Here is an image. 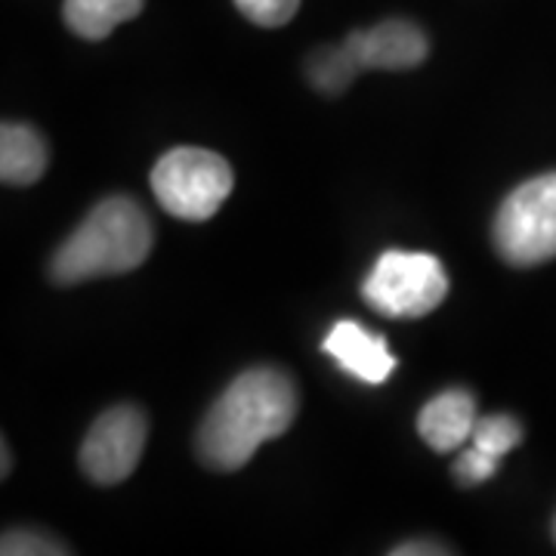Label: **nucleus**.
Masks as SVG:
<instances>
[{"label":"nucleus","instance_id":"obj_1","mask_svg":"<svg viewBox=\"0 0 556 556\" xmlns=\"http://www.w3.org/2000/svg\"><path fill=\"white\" fill-rule=\"evenodd\" d=\"M298 417L294 380L278 368H248L211 405L199 430V457L219 473L241 470Z\"/></svg>","mask_w":556,"mask_h":556},{"label":"nucleus","instance_id":"obj_2","mask_svg":"<svg viewBox=\"0 0 556 556\" xmlns=\"http://www.w3.org/2000/svg\"><path fill=\"white\" fill-rule=\"evenodd\" d=\"M152 219L127 195L100 201L78 229L62 241L50 263L56 285H80L90 278L121 276L137 269L152 251Z\"/></svg>","mask_w":556,"mask_h":556},{"label":"nucleus","instance_id":"obj_3","mask_svg":"<svg viewBox=\"0 0 556 556\" xmlns=\"http://www.w3.org/2000/svg\"><path fill=\"white\" fill-rule=\"evenodd\" d=\"M236 174L229 161L199 146H177L152 170V192L170 217L186 223L211 219L229 199Z\"/></svg>","mask_w":556,"mask_h":556},{"label":"nucleus","instance_id":"obj_4","mask_svg":"<svg viewBox=\"0 0 556 556\" xmlns=\"http://www.w3.org/2000/svg\"><path fill=\"white\" fill-rule=\"evenodd\" d=\"M495 248L510 266H538L556 257V170L514 189L495 217Z\"/></svg>","mask_w":556,"mask_h":556},{"label":"nucleus","instance_id":"obj_5","mask_svg":"<svg viewBox=\"0 0 556 556\" xmlns=\"http://www.w3.org/2000/svg\"><path fill=\"white\" fill-rule=\"evenodd\" d=\"M448 294V276L433 254L387 251L362 285L365 303L387 318L430 316Z\"/></svg>","mask_w":556,"mask_h":556},{"label":"nucleus","instance_id":"obj_6","mask_svg":"<svg viewBox=\"0 0 556 556\" xmlns=\"http://www.w3.org/2000/svg\"><path fill=\"white\" fill-rule=\"evenodd\" d=\"M146 437L149 424L137 405L109 408L80 445V470L97 485H118L137 470Z\"/></svg>","mask_w":556,"mask_h":556},{"label":"nucleus","instance_id":"obj_7","mask_svg":"<svg viewBox=\"0 0 556 556\" xmlns=\"http://www.w3.org/2000/svg\"><path fill=\"white\" fill-rule=\"evenodd\" d=\"M343 43L358 62V68H387V72L415 68L430 53L427 35L408 20H387L368 31H353Z\"/></svg>","mask_w":556,"mask_h":556},{"label":"nucleus","instance_id":"obj_8","mask_svg":"<svg viewBox=\"0 0 556 556\" xmlns=\"http://www.w3.org/2000/svg\"><path fill=\"white\" fill-rule=\"evenodd\" d=\"M321 350L338 362L350 378L380 387L393 378L396 371V356L390 353L387 338L365 331L353 318H340L338 325L328 331Z\"/></svg>","mask_w":556,"mask_h":556},{"label":"nucleus","instance_id":"obj_9","mask_svg":"<svg viewBox=\"0 0 556 556\" xmlns=\"http://www.w3.org/2000/svg\"><path fill=\"white\" fill-rule=\"evenodd\" d=\"M477 399L470 390H445L433 396L417 415V433L433 452H457L467 445L477 427Z\"/></svg>","mask_w":556,"mask_h":556},{"label":"nucleus","instance_id":"obj_10","mask_svg":"<svg viewBox=\"0 0 556 556\" xmlns=\"http://www.w3.org/2000/svg\"><path fill=\"white\" fill-rule=\"evenodd\" d=\"M47 170V142L28 124L0 127V179L7 186H31Z\"/></svg>","mask_w":556,"mask_h":556},{"label":"nucleus","instance_id":"obj_11","mask_svg":"<svg viewBox=\"0 0 556 556\" xmlns=\"http://www.w3.org/2000/svg\"><path fill=\"white\" fill-rule=\"evenodd\" d=\"M142 13V0H65L62 20L84 40L109 38L121 22Z\"/></svg>","mask_w":556,"mask_h":556},{"label":"nucleus","instance_id":"obj_12","mask_svg":"<svg viewBox=\"0 0 556 556\" xmlns=\"http://www.w3.org/2000/svg\"><path fill=\"white\" fill-rule=\"evenodd\" d=\"M358 62L353 60V53L346 50V43L340 47H321L318 53L309 56L306 62V75L316 84L321 93L338 97L350 87V80L356 78Z\"/></svg>","mask_w":556,"mask_h":556},{"label":"nucleus","instance_id":"obj_13","mask_svg":"<svg viewBox=\"0 0 556 556\" xmlns=\"http://www.w3.org/2000/svg\"><path fill=\"white\" fill-rule=\"evenodd\" d=\"M519 442H522V427H519L517 417L510 415L479 417L477 427H473V437H470V445H477L485 455L497 457V460L507 452H514Z\"/></svg>","mask_w":556,"mask_h":556},{"label":"nucleus","instance_id":"obj_14","mask_svg":"<svg viewBox=\"0 0 556 556\" xmlns=\"http://www.w3.org/2000/svg\"><path fill=\"white\" fill-rule=\"evenodd\" d=\"M497 473V457L485 455L477 445H467L460 455H457L455 467H452V477H455L457 485L464 489H473V485H482Z\"/></svg>","mask_w":556,"mask_h":556},{"label":"nucleus","instance_id":"obj_15","mask_svg":"<svg viewBox=\"0 0 556 556\" xmlns=\"http://www.w3.org/2000/svg\"><path fill=\"white\" fill-rule=\"evenodd\" d=\"M236 7L260 28H278L294 20L300 0H236Z\"/></svg>","mask_w":556,"mask_h":556},{"label":"nucleus","instance_id":"obj_16","mask_svg":"<svg viewBox=\"0 0 556 556\" xmlns=\"http://www.w3.org/2000/svg\"><path fill=\"white\" fill-rule=\"evenodd\" d=\"M3 556H50V554H68V547L53 541V538L28 532V529H13L3 535Z\"/></svg>","mask_w":556,"mask_h":556},{"label":"nucleus","instance_id":"obj_17","mask_svg":"<svg viewBox=\"0 0 556 556\" xmlns=\"http://www.w3.org/2000/svg\"><path fill=\"white\" fill-rule=\"evenodd\" d=\"M437 556V554H452L448 547H439L437 541H405L393 547V556Z\"/></svg>","mask_w":556,"mask_h":556},{"label":"nucleus","instance_id":"obj_18","mask_svg":"<svg viewBox=\"0 0 556 556\" xmlns=\"http://www.w3.org/2000/svg\"><path fill=\"white\" fill-rule=\"evenodd\" d=\"M10 473V448H7V442H3V477Z\"/></svg>","mask_w":556,"mask_h":556},{"label":"nucleus","instance_id":"obj_19","mask_svg":"<svg viewBox=\"0 0 556 556\" xmlns=\"http://www.w3.org/2000/svg\"><path fill=\"white\" fill-rule=\"evenodd\" d=\"M554 538H556V519H554Z\"/></svg>","mask_w":556,"mask_h":556}]
</instances>
